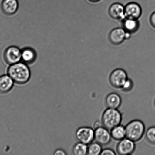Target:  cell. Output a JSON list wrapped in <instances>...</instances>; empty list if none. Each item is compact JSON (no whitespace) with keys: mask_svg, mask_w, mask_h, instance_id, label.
Listing matches in <instances>:
<instances>
[{"mask_svg":"<svg viewBox=\"0 0 155 155\" xmlns=\"http://www.w3.org/2000/svg\"><path fill=\"white\" fill-rule=\"evenodd\" d=\"M88 148V145L78 142L73 146L72 149V154L74 155L87 154Z\"/></svg>","mask_w":155,"mask_h":155,"instance_id":"ac0fdd59","label":"cell"},{"mask_svg":"<svg viewBox=\"0 0 155 155\" xmlns=\"http://www.w3.org/2000/svg\"><path fill=\"white\" fill-rule=\"evenodd\" d=\"M108 13L112 19L116 20H123L125 18L124 6L120 3H113L109 7Z\"/></svg>","mask_w":155,"mask_h":155,"instance_id":"7c38bea8","label":"cell"},{"mask_svg":"<svg viewBox=\"0 0 155 155\" xmlns=\"http://www.w3.org/2000/svg\"><path fill=\"white\" fill-rule=\"evenodd\" d=\"M130 33L126 32L122 28H116L113 29L109 33L108 38L109 42L114 45H121L126 39L130 37Z\"/></svg>","mask_w":155,"mask_h":155,"instance_id":"52a82bcc","label":"cell"},{"mask_svg":"<svg viewBox=\"0 0 155 155\" xmlns=\"http://www.w3.org/2000/svg\"><path fill=\"white\" fill-rule=\"evenodd\" d=\"M7 74L15 83L20 85H24L28 83L31 76L28 65L21 62L10 65L8 68Z\"/></svg>","mask_w":155,"mask_h":155,"instance_id":"6da1fadb","label":"cell"},{"mask_svg":"<svg viewBox=\"0 0 155 155\" xmlns=\"http://www.w3.org/2000/svg\"><path fill=\"white\" fill-rule=\"evenodd\" d=\"M126 138L136 142L140 140L145 131V124L142 121L135 120L125 127Z\"/></svg>","mask_w":155,"mask_h":155,"instance_id":"7a4b0ae2","label":"cell"},{"mask_svg":"<svg viewBox=\"0 0 155 155\" xmlns=\"http://www.w3.org/2000/svg\"><path fill=\"white\" fill-rule=\"evenodd\" d=\"M19 4L17 0H2L1 9L3 13L7 16H12L18 11Z\"/></svg>","mask_w":155,"mask_h":155,"instance_id":"8fae6325","label":"cell"},{"mask_svg":"<svg viewBox=\"0 0 155 155\" xmlns=\"http://www.w3.org/2000/svg\"><path fill=\"white\" fill-rule=\"evenodd\" d=\"M122 115L118 109L107 108L103 112L101 118L103 127L110 130L121 124Z\"/></svg>","mask_w":155,"mask_h":155,"instance_id":"3957f363","label":"cell"},{"mask_svg":"<svg viewBox=\"0 0 155 155\" xmlns=\"http://www.w3.org/2000/svg\"><path fill=\"white\" fill-rule=\"evenodd\" d=\"M37 58L36 51L30 47H25L21 50V61L27 65L34 63Z\"/></svg>","mask_w":155,"mask_h":155,"instance_id":"5bb4252c","label":"cell"},{"mask_svg":"<svg viewBox=\"0 0 155 155\" xmlns=\"http://www.w3.org/2000/svg\"><path fill=\"white\" fill-rule=\"evenodd\" d=\"M110 133L112 138L115 140L120 141L126 137L125 127L121 124L111 129Z\"/></svg>","mask_w":155,"mask_h":155,"instance_id":"e0dca14e","label":"cell"},{"mask_svg":"<svg viewBox=\"0 0 155 155\" xmlns=\"http://www.w3.org/2000/svg\"><path fill=\"white\" fill-rule=\"evenodd\" d=\"M3 58L9 65L19 63L21 61V50L16 46L8 47L5 50Z\"/></svg>","mask_w":155,"mask_h":155,"instance_id":"8992f818","label":"cell"},{"mask_svg":"<svg viewBox=\"0 0 155 155\" xmlns=\"http://www.w3.org/2000/svg\"><path fill=\"white\" fill-rule=\"evenodd\" d=\"M136 149L135 142L128 138H124L120 141L116 147V152L120 155L131 154Z\"/></svg>","mask_w":155,"mask_h":155,"instance_id":"30bf717a","label":"cell"},{"mask_svg":"<svg viewBox=\"0 0 155 155\" xmlns=\"http://www.w3.org/2000/svg\"><path fill=\"white\" fill-rule=\"evenodd\" d=\"M14 82L8 75L0 76V93H8L12 90L14 85Z\"/></svg>","mask_w":155,"mask_h":155,"instance_id":"2e32d148","label":"cell"},{"mask_svg":"<svg viewBox=\"0 0 155 155\" xmlns=\"http://www.w3.org/2000/svg\"><path fill=\"white\" fill-rule=\"evenodd\" d=\"M140 27V23L138 19L125 18L122 20V28L126 32L130 35L137 32Z\"/></svg>","mask_w":155,"mask_h":155,"instance_id":"4fadbf2b","label":"cell"},{"mask_svg":"<svg viewBox=\"0 0 155 155\" xmlns=\"http://www.w3.org/2000/svg\"><path fill=\"white\" fill-rule=\"evenodd\" d=\"M128 79L126 72L120 68L113 70L109 77V81L113 87L116 89H121Z\"/></svg>","mask_w":155,"mask_h":155,"instance_id":"5b68a950","label":"cell"},{"mask_svg":"<svg viewBox=\"0 0 155 155\" xmlns=\"http://www.w3.org/2000/svg\"><path fill=\"white\" fill-rule=\"evenodd\" d=\"M105 102L107 108L118 109L122 103V99L119 94L111 93L106 96Z\"/></svg>","mask_w":155,"mask_h":155,"instance_id":"9a60e30c","label":"cell"},{"mask_svg":"<svg viewBox=\"0 0 155 155\" xmlns=\"http://www.w3.org/2000/svg\"><path fill=\"white\" fill-rule=\"evenodd\" d=\"M116 154L114 151L111 149L106 148L102 150L101 155H115Z\"/></svg>","mask_w":155,"mask_h":155,"instance_id":"7402d4cb","label":"cell"},{"mask_svg":"<svg viewBox=\"0 0 155 155\" xmlns=\"http://www.w3.org/2000/svg\"><path fill=\"white\" fill-rule=\"evenodd\" d=\"M142 8L139 4L136 2H130L124 6L125 18L138 19L142 15Z\"/></svg>","mask_w":155,"mask_h":155,"instance_id":"ba28073f","label":"cell"},{"mask_svg":"<svg viewBox=\"0 0 155 155\" xmlns=\"http://www.w3.org/2000/svg\"><path fill=\"white\" fill-rule=\"evenodd\" d=\"M150 22L152 26L155 29V12H153L150 16Z\"/></svg>","mask_w":155,"mask_h":155,"instance_id":"603a6c76","label":"cell"},{"mask_svg":"<svg viewBox=\"0 0 155 155\" xmlns=\"http://www.w3.org/2000/svg\"><path fill=\"white\" fill-rule=\"evenodd\" d=\"M90 2L93 3H96L99 2L101 0H88Z\"/></svg>","mask_w":155,"mask_h":155,"instance_id":"484cf974","label":"cell"},{"mask_svg":"<svg viewBox=\"0 0 155 155\" xmlns=\"http://www.w3.org/2000/svg\"><path fill=\"white\" fill-rule=\"evenodd\" d=\"M112 137L109 130L104 127L95 130L94 140L101 146H105L110 143Z\"/></svg>","mask_w":155,"mask_h":155,"instance_id":"9c48e42d","label":"cell"},{"mask_svg":"<svg viewBox=\"0 0 155 155\" xmlns=\"http://www.w3.org/2000/svg\"><path fill=\"white\" fill-rule=\"evenodd\" d=\"M66 154V152L62 149H58L54 152L53 154L54 155H65Z\"/></svg>","mask_w":155,"mask_h":155,"instance_id":"cb8c5ba5","label":"cell"},{"mask_svg":"<svg viewBox=\"0 0 155 155\" xmlns=\"http://www.w3.org/2000/svg\"><path fill=\"white\" fill-rule=\"evenodd\" d=\"M102 148V146L96 142L92 143L89 145L88 148L87 154L99 155L101 154Z\"/></svg>","mask_w":155,"mask_h":155,"instance_id":"d6986e66","label":"cell"},{"mask_svg":"<svg viewBox=\"0 0 155 155\" xmlns=\"http://www.w3.org/2000/svg\"><path fill=\"white\" fill-rule=\"evenodd\" d=\"M95 136V130L90 127H82L77 129L75 133V137L78 142L89 145L93 142Z\"/></svg>","mask_w":155,"mask_h":155,"instance_id":"277c9868","label":"cell"},{"mask_svg":"<svg viewBox=\"0 0 155 155\" xmlns=\"http://www.w3.org/2000/svg\"><path fill=\"white\" fill-rule=\"evenodd\" d=\"M133 87V81L130 79H127V80L124 83L123 86L121 88L123 91L126 92L131 90Z\"/></svg>","mask_w":155,"mask_h":155,"instance_id":"44dd1931","label":"cell"},{"mask_svg":"<svg viewBox=\"0 0 155 155\" xmlns=\"http://www.w3.org/2000/svg\"><path fill=\"white\" fill-rule=\"evenodd\" d=\"M146 139L148 142L152 145H155V127H149L146 132Z\"/></svg>","mask_w":155,"mask_h":155,"instance_id":"ffe728a7","label":"cell"},{"mask_svg":"<svg viewBox=\"0 0 155 155\" xmlns=\"http://www.w3.org/2000/svg\"><path fill=\"white\" fill-rule=\"evenodd\" d=\"M102 126H103L102 124L99 121H96L93 124V127L95 130L98 128V127H102Z\"/></svg>","mask_w":155,"mask_h":155,"instance_id":"d4e9b609","label":"cell"}]
</instances>
